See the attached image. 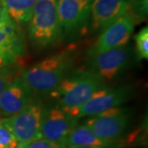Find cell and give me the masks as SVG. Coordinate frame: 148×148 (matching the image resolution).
<instances>
[{
    "mask_svg": "<svg viewBox=\"0 0 148 148\" xmlns=\"http://www.w3.org/2000/svg\"><path fill=\"white\" fill-rule=\"evenodd\" d=\"M72 60L68 53L54 54L26 69L20 77L33 96L51 94L67 75Z\"/></svg>",
    "mask_w": 148,
    "mask_h": 148,
    "instance_id": "cell-1",
    "label": "cell"
},
{
    "mask_svg": "<svg viewBox=\"0 0 148 148\" xmlns=\"http://www.w3.org/2000/svg\"><path fill=\"white\" fill-rule=\"evenodd\" d=\"M28 35L32 45L38 49L59 43L63 32L57 14V0H37L28 22Z\"/></svg>",
    "mask_w": 148,
    "mask_h": 148,
    "instance_id": "cell-2",
    "label": "cell"
},
{
    "mask_svg": "<svg viewBox=\"0 0 148 148\" xmlns=\"http://www.w3.org/2000/svg\"><path fill=\"white\" fill-rule=\"evenodd\" d=\"M105 82L89 71L77 70L67 73L57 88L50 94L56 98L60 107L73 108L82 105L102 88Z\"/></svg>",
    "mask_w": 148,
    "mask_h": 148,
    "instance_id": "cell-3",
    "label": "cell"
},
{
    "mask_svg": "<svg viewBox=\"0 0 148 148\" xmlns=\"http://www.w3.org/2000/svg\"><path fill=\"white\" fill-rule=\"evenodd\" d=\"M132 93V89L130 86L117 88L103 86L82 105L73 108H61L77 119L83 117L94 116L104 111L119 107L131 98Z\"/></svg>",
    "mask_w": 148,
    "mask_h": 148,
    "instance_id": "cell-4",
    "label": "cell"
},
{
    "mask_svg": "<svg viewBox=\"0 0 148 148\" xmlns=\"http://www.w3.org/2000/svg\"><path fill=\"white\" fill-rule=\"evenodd\" d=\"M44 112L41 103L32 102L16 114L0 122L13 134L17 143H27L40 138V128Z\"/></svg>",
    "mask_w": 148,
    "mask_h": 148,
    "instance_id": "cell-5",
    "label": "cell"
},
{
    "mask_svg": "<svg viewBox=\"0 0 148 148\" xmlns=\"http://www.w3.org/2000/svg\"><path fill=\"white\" fill-rule=\"evenodd\" d=\"M130 122L127 109L115 107L90 116L85 124L99 138L114 143L124 134Z\"/></svg>",
    "mask_w": 148,
    "mask_h": 148,
    "instance_id": "cell-6",
    "label": "cell"
},
{
    "mask_svg": "<svg viewBox=\"0 0 148 148\" xmlns=\"http://www.w3.org/2000/svg\"><path fill=\"white\" fill-rule=\"evenodd\" d=\"M132 49L127 45L90 55L88 71L100 77L104 82L111 81L127 69L132 62Z\"/></svg>",
    "mask_w": 148,
    "mask_h": 148,
    "instance_id": "cell-7",
    "label": "cell"
},
{
    "mask_svg": "<svg viewBox=\"0 0 148 148\" xmlns=\"http://www.w3.org/2000/svg\"><path fill=\"white\" fill-rule=\"evenodd\" d=\"M91 0H57V14L63 35L79 36L90 17Z\"/></svg>",
    "mask_w": 148,
    "mask_h": 148,
    "instance_id": "cell-8",
    "label": "cell"
},
{
    "mask_svg": "<svg viewBox=\"0 0 148 148\" xmlns=\"http://www.w3.org/2000/svg\"><path fill=\"white\" fill-rule=\"evenodd\" d=\"M135 25L134 18L127 11L126 14L102 31L97 41L89 50V55L126 46L134 31Z\"/></svg>",
    "mask_w": 148,
    "mask_h": 148,
    "instance_id": "cell-9",
    "label": "cell"
},
{
    "mask_svg": "<svg viewBox=\"0 0 148 148\" xmlns=\"http://www.w3.org/2000/svg\"><path fill=\"white\" fill-rule=\"evenodd\" d=\"M78 119L70 115L60 106L45 110L40 128V138L62 144L65 137L77 126Z\"/></svg>",
    "mask_w": 148,
    "mask_h": 148,
    "instance_id": "cell-10",
    "label": "cell"
},
{
    "mask_svg": "<svg viewBox=\"0 0 148 148\" xmlns=\"http://www.w3.org/2000/svg\"><path fill=\"white\" fill-rule=\"evenodd\" d=\"M129 8L127 0H91V27L97 31H104L119 17L126 14Z\"/></svg>",
    "mask_w": 148,
    "mask_h": 148,
    "instance_id": "cell-11",
    "label": "cell"
},
{
    "mask_svg": "<svg viewBox=\"0 0 148 148\" xmlns=\"http://www.w3.org/2000/svg\"><path fill=\"white\" fill-rule=\"evenodd\" d=\"M33 97L32 91L18 77L0 94V111L8 116L15 114L31 104Z\"/></svg>",
    "mask_w": 148,
    "mask_h": 148,
    "instance_id": "cell-12",
    "label": "cell"
},
{
    "mask_svg": "<svg viewBox=\"0 0 148 148\" xmlns=\"http://www.w3.org/2000/svg\"><path fill=\"white\" fill-rule=\"evenodd\" d=\"M113 143L98 138L86 124L76 126L62 142V144L65 147L86 145L108 147L112 146Z\"/></svg>",
    "mask_w": 148,
    "mask_h": 148,
    "instance_id": "cell-13",
    "label": "cell"
},
{
    "mask_svg": "<svg viewBox=\"0 0 148 148\" xmlns=\"http://www.w3.org/2000/svg\"><path fill=\"white\" fill-rule=\"evenodd\" d=\"M37 0H2L10 18L17 26L28 23Z\"/></svg>",
    "mask_w": 148,
    "mask_h": 148,
    "instance_id": "cell-14",
    "label": "cell"
},
{
    "mask_svg": "<svg viewBox=\"0 0 148 148\" xmlns=\"http://www.w3.org/2000/svg\"><path fill=\"white\" fill-rule=\"evenodd\" d=\"M128 12L138 23L147 16V0H133L129 2Z\"/></svg>",
    "mask_w": 148,
    "mask_h": 148,
    "instance_id": "cell-15",
    "label": "cell"
},
{
    "mask_svg": "<svg viewBox=\"0 0 148 148\" xmlns=\"http://www.w3.org/2000/svg\"><path fill=\"white\" fill-rule=\"evenodd\" d=\"M137 53L140 58H148V27H143L135 36Z\"/></svg>",
    "mask_w": 148,
    "mask_h": 148,
    "instance_id": "cell-16",
    "label": "cell"
},
{
    "mask_svg": "<svg viewBox=\"0 0 148 148\" xmlns=\"http://www.w3.org/2000/svg\"><path fill=\"white\" fill-rule=\"evenodd\" d=\"M16 148H67V147L48 139L38 138L27 143H18Z\"/></svg>",
    "mask_w": 148,
    "mask_h": 148,
    "instance_id": "cell-17",
    "label": "cell"
},
{
    "mask_svg": "<svg viewBox=\"0 0 148 148\" xmlns=\"http://www.w3.org/2000/svg\"><path fill=\"white\" fill-rule=\"evenodd\" d=\"M17 145L13 134L0 122V148H16Z\"/></svg>",
    "mask_w": 148,
    "mask_h": 148,
    "instance_id": "cell-18",
    "label": "cell"
},
{
    "mask_svg": "<svg viewBox=\"0 0 148 148\" xmlns=\"http://www.w3.org/2000/svg\"><path fill=\"white\" fill-rule=\"evenodd\" d=\"M12 77L13 76L10 70L5 68L0 69V94L13 81Z\"/></svg>",
    "mask_w": 148,
    "mask_h": 148,
    "instance_id": "cell-19",
    "label": "cell"
},
{
    "mask_svg": "<svg viewBox=\"0 0 148 148\" xmlns=\"http://www.w3.org/2000/svg\"><path fill=\"white\" fill-rule=\"evenodd\" d=\"M10 16H8L2 0H0V25L5 23L7 21H10Z\"/></svg>",
    "mask_w": 148,
    "mask_h": 148,
    "instance_id": "cell-20",
    "label": "cell"
},
{
    "mask_svg": "<svg viewBox=\"0 0 148 148\" xmlns=\"http://www.w3.org/2000/svg\"><path fill=\"white\" fill-rule=\"evenodd\" d=\"M8 64H9V63L7 61V59L4 58V56L0 52V69L4 68L5 66L8 65Z\"/></svg>",
    "mask_w": 148,
    "mask_h": 148,
    "instance_id": "cell-21",
    "label": "cell"
},
{
    "mask_svg": "<svg viewBox=\"0 0 148 148\" xmlns=\"http://www.w3.org/2000/svg\"><path fill=\"white\" fill-rule=\"evenodd\" d=\"M67 148H107L104 147H97V146H69Z\"/></svg>",
    "mask_w": 148,
    "mask_h": 148,
    "instance_id": "cell-22",
    "label": "cell"
},
{
    "mask_svg": "<svg viewBox=\"0 0 148 148\" xmlns=\"http://www.w3.org/2000/svg\"><path fill=\"white\" fill-rule=\"evenodd\" d=\"M127 2H132V1H133V0H127Z\"/></svg>",
    "mask_w": 148,
    "mask_h": 148,
    "instance_id": "cell-23",
    "label": "cell"
}]
</instances>
